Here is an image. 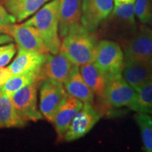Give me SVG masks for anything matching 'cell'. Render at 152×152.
Here are the masks:
<instances>
[{"label": "cell", "instance_id": "32", "mask_svg": "<svg viewBox=\"0 0 152 152\" xmlns=\"http://www.w3.org/2000/svg\"><path fill=\"white\" fill-rule=\"evenodd\" d=\"M2 89H3V86H1V85H0V95H1V93H2Z\"/></svg>", "mask_w": 152, "mask_h": 152}, {"label": "cell", "instance_id": "19", "mask_svg": "<svg viewBox=\"0 0 152 152\" xmlns=\"http://www.w3.org/2000/svg\"><path fill=\"white\" fill-rule=\"evenodd\" d=\"M80 72L86 84L94 94L103 99L104 92L107 85L105 76L93 63L80 66Z\"/></svg>", "mask_w": 152, "mask_h": 152}, {"label": "cell", "instance_id": "26", "mask_svg": "<svg viewBox=\"0 0 152 152\" xmlns=\"http://www.w3.org/2000/svg\"><path fill=\"white\" fill-rule=\"evenodd\" d=\"M16 52V47L14 44H12L10 48L4 51L0 54V68L5 66L9 64Z\"/></svg>", "mask_w": 152, "mask_h": 152}, {"label": "cell", "instance_id": "20", "mask_svg": "<svg viewBox=\"0 0 152 152\" xmlns=\"http://www.w3.org/2000/svg\"><path fill=\"white\" fill-rule=\"evenodd\" d=\"M26 121L18 115L10 97L0 95V128H23Z\"/></svg>", "mask_w": 152, "mask_h": 152}, {"label": "cell", "instance_id": "22", "mask_svg": "<svg viewBox=\"0 0 152 152\" xmlns=\"http://www.w3.org/2000/svg\"><path fill=\"white\" fill-rule=\"evenodd\" d=\"M135 121L140 130L144 150L152 152V117L149 113L137 112Z\"/></svg>", "mask_w": 152, "mask_h": 152}, {"label": "cell", "instance_id": "23", "mask_svg": "<svg viewBox=\"0 0 152 152\" xmlns=\"http://www.w3.org/2000/svg\"><path fill=\"white\" fill-rule=\"evenodd\" d=\"M133 111L152 113V80L145 83L137 92V100Z\"/></svg>", "mask_w": 152, "mask_h": 152}, {"label": "cell", "instance_id": "25", "mask_svg": "<svg viewBox=\"0 0 152 152\" xmlns=\"http://www.w3.org/2000/svg\"><path fill=\"white\" fill-rule=\"evenodd\" d=\"M16 22V18L9 14L2 4H0V26L4 27L9 25L14 24Z\"/></svg>", "mask_w": 152, "mask_h": 152}, {"label": "cell", "instance_id": "9", "mask_svg": "<svg viewBox=\"0 0 152 152\" xmlns=\"http://www.w3.org/2000/svg\"><path fill=\"white\" fill-rule=\"evenodd\" d=\"M81 6V24L94 33L111 13L114 0H82Z\"/></svg>", "mask_w": 152, "mask_h": 152}, {"label": "cell", "instance_id": "3", "mask_svg": "<svg viewBox=\"0 0 152 152\" xmlns=\"http://www.w3.org/2000/svg\"><path fill=\"white\" fill-rule=\"evenodd\" d=\"M134 3H121L114 1L111 13L102 24L104 36L111 39L126 42L137 30ZM101 24V25H102Z\"/></svg>", "mask_w": 152, "mask_h": 152}, {"label": "cell", "instance_id": "11", "mask_svg": "<svg viewBox=\"0 0 152 152\" xmlns=\"http://www.w3.org/2000/svg\"><path fill=\"white\" fill-rule=\"evenodd\" d=\"M100 119V114L91 103H84L70 125L64 136L66 142H72L84 137Z\"/></svg>", "mask_w": 152, "mask_h": 152}, {"label": "cell", "instance_id": "21", "mask_svg": "<svg viewBox=\"0 0 152 152\" xmlns=\"http://www.w3.org/2000/svg\"><path fill=\"white\" fill-rule=\"evenodd\" d=\"M41 66L25 73L12 76L3 85L2 92L10 97L11 95L22 87L32 84L35 82L41 80Z\"/></svg>", "mask_w": 152, "mask_h": 152}, {"label": "cell", "instance_id": "31", "mask_svg": "<svg viewBox=\"0 0 152 152\" xmlns=\"http://www.w3.org/2000/svg\"><path fill=\"white\" fill-rule=\"evenodd\" d=\"M4 33V27L0 26V34Z\"/></svg>", "mask_w": 152, "mask_h": 152}, {"label": "cell", "instance_id": "17", "mask_svg": "<svg viewBox=\"0 0 152 152\" xmlns=\"http://www.w3.org/2000/svg\"><path fill=\"white\" fill-rule=\"evenodd\" d=\"M49 1L51 0H1V4L16 18V22H21Z\"/></svg>", "mask_w": 152, "mask_h": 152}, {"label": "cell", "instance_id": "2", "mask_svg": "<svg viewBox=\"0 0 152 152\" xmlns=\"http://www.w3.org/2000/svg\"><path fill=\"white\" fill-rule=\"evenodd\" d=\"M58 12L59 0H52L24 23L25 25L33 26L37 30L47 52L52 54L59 52L61 46L58 33Z\"/></svg>", "mask_w": 152, "mask_h": 152}, {"label": "cell", "instance_id": "12", "mask_svg": "<svg viewBox=\"0 0 152 152\" xmlns=\"http://www.w3.org/2000/svg\"><path fill=\"white\" fill-rule=\"evenodd\" d=\"M74 64L61 52L46 54L41 66V80L49 79L64 85L73 71Z\"/></svg>", "mask_w": 152, "mask_h": 152}, {"label": "cell", "instance_id": "1", "mask_svg": "<svg viewBox=\"0 0 152 152\" xmlns=\"http://www.w3.org/2000/svg\"><path fill=\"white\" fill-rule=\"evenodd\" d=\"M97 43L93 33L85 29L81 23H77L71 26L63 38L60 52L74 65L81 66L93 63Z\"/></svg>", "mask_w": 152, "mask_h": 152}, {"label": "cell", "instance_id": "13", "mask_svg": "<svg viewBox=\"0 0 152 152\" xmlns=\"http://www.w3.org/2000/svg\"><path fill=\"white\" fill-rule=\"evenodd\" d=\"M83 102L68 94L57 111L53 124L54 125L58 140L64 139L70 125L81 108Z\"/></svg>", "mask_w": 152, "mask_h": 152}, {"label": "cell", "instance_id": "30", "mask_svg": "<svg viewBox=\"0 0 152 152\" xmlns=\"http://www.w3.org/2000/svg\"><path fill=\"white\" fill-rule=\"evenodd\" d=\"M114 1H118V2H121V3H134L135 2L136 0H114Z\"/></svg>", "mask_w": 152, "mask_h": 152}, {"label": "cell", "instance_id": "10", "mask_svg": "<svg viewBox=\"0 0 152 152\" xmlns=\"http://www.w3.org/2000/svg\"><path fill=\"white\" fill-rule=\"evenodd\" d=\"M4 33L14 38L19 49L47 54L46 47L39 32L33 26L23 24H12L4 26Z\"/></svg>", "mask_w": 152, "mask_h": 152}, {"label": "cell", "instance_id": "15", "mask_svg": "<svg viewBox=\"0 0 152 152\" xmlns=\"http://www.w3.org/2000/svg\"><path fill=\"white\" fill-rule=\"evenodd\" d=\"M82 0H59L58 33L61 38L67 35L73 24L80 23Z\"/></svg>", "mask_w": 152, "mask_h": 152}, {"label": "cell", "instance_id": "24", "mask_svg": "<svg viewBox=\"0 0 152 152\" xmlns=\"http://www.w3.org/2000/svg\"><path fill=\"white\" fill-rule=\"evenodd\" d=\"M134 14L142 23L152 24V0H136Z\"/></svg>", "mask_w": 152, "mask_h": 152}, {"label": "cell", "instance_id": "7", "mask_svg": "<svg viewBox=\"0 0 152 152\" xmlns=\"http://www.w3.org/2000/svg\"><path fill=\"white\" fill-rule=\"evenodd\" d=\"M124 62L152 61V29L138 27L135 33L124 45Z\"/></svg>", "mask_w": 152, "mask_h": 152}, {"label": "cell", "instance_id": "5", "mask_svg": "<svg viewBox=\"0 0 152 152\" xmlns=\"http://www.w3.org/2000/svg\"><path fill=\"white\" fill-rule=\"evenodd\" d=\"M39 110L49 122L53 123L57 111L67 96L64 85L49 79L39 84Z\"/></svg>", "mask_w": 152, "mask_h": 152}, {"label": "cell", "instance_id": "14", "mask_svg": "<svg viewBox=\"0 0 152 152\" xmlns=\"http://www.w3.org/2000/svg\"><path fill=\"white\" fill-rule=\"evenodd\" d=\"M121 76L137 92L152 80V61H125Z\"/></svg>", "mask_w": 152, "mask_h": 152}, {"label": "cell", "instance_id": "16", "mask_svg": "<svg viewBox=\"0 0 152 152\" xmlns=\"http://www.w3.org/2000/svg\"><path fill=\"white\" fill-rule=\"evenodd\" d=\"M64 87L68 94L83 103L94 102V94L83 78L77 66H74L73 71L64 83Z\"/></svg>", "mask_w": 152, "mask_h": 152}, {"label": "cell", "instance_id": "28", "mask_svg": "<svg viewBox=\"0 0 152 152\" xmlns=\"http://www.w3.org/2000/svg\"><path fill=\"white\" fill-rule=\"evenodd\" d=\"M14 41V38L9 35V34L2 33L0 34V45H4V44L13 42Z\"/></svg>", "mask_w": 152, "mask_h": 152}, {"label": "cell", "instance_id": "4", "mask_svg": "<svg viewBox=\"0 0 152 152\" xmlns=\"http://www.w3.org/2000/svg\"><path fill=\"white\" fill-rule=\"evenodd\" d=\"M93 64L104 74L108 83L121 76L124 53L117 42L111 39H103L96 45Z\"/></svg>", "mask_w": 152, "mask_h": 152}, {"label": "cell", "instance_id": "8", "mask_svg": "<svg viewBox=\"0 0 152 152\" xmlns=\"http://www.w3.org/2000/svg\"><path fill=\"white\" fill-rule=\"evenodd\" d=\"M137 100V92L120 76L106 85L103 101L111 107H128L134 110Z\"/></svg>", "mask_w": 152, "mask_h": 152}, {"label": "cell", "instance_id": "27", "mask_svg": "<svg viewBox=\"0 0 152 152\" xmlns=\"http://www.w3.org/2000/svg\"><path fill=\"white\" fill-rule=\"evenodd\" d=\"M12 76V73L9 66L0 68V85L3 86Z\"/></svg>", "mask_w": 152, "mask_h": 152}, {"label": "cell", "instance_id": "6", "mask_svg": "<svg viewBox=\"0 0 152 152\" xmlns=\"http://www.w3.org/2000/svg\"><path fill=\"white\" fill-rule=\"evenodd\" d=\"M40 81L26 85L10 96L18 115L25 121H37L43 119L37 106V90Z\"/></svg>", "mask_w": 152, "mask_h": 152}, {"label": "cell", "instance_id": "18", "mask_svg": "<svg viewBox=\"0 0 152 152\" xmlns=\"http://www.w3.org/2000/svg\"><path fill=\"white\" fill-rule=\"evenodd\" d=\"M46 54L19 49L14 61L9 66L13 76L25 73L40 66L43 64Z\"/></svg>", "mask_w": 152, "mask_h": 152}, {"label": "cell", "instance_id": "29", "mask_svg": "<svg viewBox=\"0 0 152 152\" xmlns=\"http://www.w3.org/2000/svg\"><path fill=\"white\" fill-rule=\"evenodd\" d=\"M12 44L13 43H11L8 45H4V46L0 47V54H1V53H3L4 52V51L7 50V49L10 48V47H11V45H12Z\"/></svg>", "mask_w": 152, "mask_h": 152}]
</instances>
